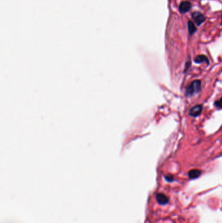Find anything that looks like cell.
Instances as JSON below:
<instances>
[{
  "label": "cell",
  "mask_w": 222,
  "mask_h": 223,
  "mask_svg": "<svg viewBox=\"0 0 222 223\" xmlns=\"http://www.w3.org/2000/svg\"><path fill=\"white\" fill-rule=\"evenodd\" d=\"M188 29L190 35H193V34L196 32L197 30L196 26H195L194 22L192 21H189L188 22Z\"/></svg>",
  "instance_id": "8"
},
{
  "label": "cell",
  "mask_w": 222,
  "mask_h": 223,
  "mask_svg": "<svg viewBox=\"0 0 222 223\" xmlns=\"http://www.w3.org/2000/svg\"><path fill=\"white\" fill-rule=\"evenodd\" d=\"M201 83L200 80H197L193 81L186 88V93L189 95H192L195 93H198L201 89Z\"/></svg>",
  "instance_id": "1"
},
{
  "label": "cell",
  "mask_w": 222,
  "mask_h": 223,
  "mask_svg": "<svg viewBox=\"0 0 222 223\" xmlns=\"http://www.w3.org/2000/svg\"><path fill=\"white\" fill-rule=\"evenodd\" d=\"M166 180L168 181H173V176H166Z\"/></svg>",
  "instance_id": "10"
},
{
  "label": "cell",
  "mask_w": 222,
  "mask_h": 223,
  "mask_svg": "<svg viewBox=\"0 0 222 223\" xmlns=\"http://www.w3.org/2000/svg\"><path fill=\"white\" fill-rule=\"evenodd\" d=\"M195 62H196L197 63H203V62H206L207 64H208V59L206 56L204 55H200V56H197V57L195 58Z\"/></svg>",
  "instance_id": "7"
},
{
  "label": "cell",
  "mask_w": 222,
  "mask_h": 223,
  "mask_svg": "<svg viewBox=\"0 0 222 223\" xmlns=\"http://www.w3.org/2000/svg\"><path fill=\"white\" fill-rule=\"evenodd\" d=\"M191 7H192V5L189 2H182L179 5L180 13L184 14L188 12Z\"/></svg>",
  "instance_id": "3"
},
{
  "label": "cell",
  "mask_w": 222,
  "mask_h": 223,
  "mask_svg": "<svg viewBox=\"0 0 222 223\" xmlns=\"http://www.w3.org/2000/svg\"><path fill=\"white\" fill-rule=\"evenodd\" d=\"M192 18L197 26L203 23L205 20V17L200 12H195L192 14Z\"/></svg>",
  "instance_id": "2"
},
{
  "label": "cell",
  "mask_w": 222,
  "mask_h": 223,
  "mask_svg": "<svg viewBox=\"0 0 222 223\" xmlns=\"http://www.w3.org/2000/svg\"><path fill=\"white\" fill-rule=\"evenodd\" d=\"M214 104H215L216 107L218 108H222V98H221V99H220L219 100H218L215 102V103H214Z\"/></svg>",
  "instance_id": "9"
},
{
  "label": "cell",
  "mask_w": 222,
  "mask_h": 223,
  "mask_svg": "<svg viewBox=\"0 0 222 223\" xmlns=\"http://www.w3.org/2000/svg\"><path fill=\"white\" fill-rule=\"evenodd\" d=\"M201 172L200 170H192L188 172V176L190 179H196L198 177H200L201 175Z\"/></svg>",
  "instance_id": "6"
},
{
  "label": "cell",
  "mask_w": 222,
  "mask_h": 223,
  "mask_svg": "<svg viewBox=\"0 0 222 223\" xmlns=\"http://www.w3.org/2000/svg\"><path fill=\"white\" fill-rule=\"evenodd\" d=\"M221 24H222V21H221Z\"/></svg>",
  "instance_id": "11"
},
{
  "label": "cell",
  "mask_w": 222,
  "mask_h": 223,
  "mask_svg": "<svg viewBox=\"0 0 222 223\" xmlns=\"http://www.w3.org/2000/svg\"><path fill=\"white\" fill-rule=\"evenodd\" d=\"M156 200L160 205H166L169 202V199L165 194L162 193H159L156 195Z\"/></svg>",
  "instance_id": "5"
},
{
  "label": "cell",
  "mask_w": 222,
  "mask_h": 223,
  "mask_svg": "<svg viewBox=\"0 0 222 223\" xmlns=\"http://www.w3.org/2000/svg\"><path fill=\"white\" fill-rule=\"evenodd\" d=\"M202 110V105H196L194 107L192 108L190 110V115L192 117H197L200 115Z\"/></svg>",
  "instance_id": "4"
}]
</instances>
